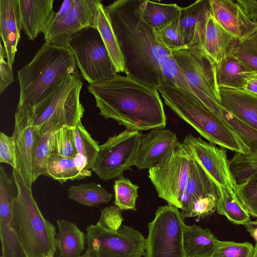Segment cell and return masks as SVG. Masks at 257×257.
<instances>
[{"instance_id":"8fae6325","label":"cell","mask_w":257,"mask_h":257,"mask_svg":"<svg viewBox=\"0 0 257 257\" xmlns=\"http://www.w3.org/2000/svg\"><path fill=\"white\" fill-rule=\"evenodd\" d=\"M86 245L80 257H141L146 250V238L138 230L122 225L115 233L96 224L86 228Z\"/></svg>"},{"instance_id":"7a4b0ae2","label":"cell","mask_w":257,"mask_h":257,"mask_svg":"<svg viewBox=\"0 0 257 257\" xmlns=\"http://www.w3.org/2000/svg\"><path fill=\"white\" fill-rule=\"evenodd\" d=\"M99 115L131 131L165 127L167 118L157 89L129 76L113 77L87 86Z\"/></svg>"},{"instance_id":"d6986e66","label":"cell","mask_w":257,"mask_h":257,"mask_svg":"<svg viewBox=\"0 0 257 257\" xmlns=\"http://www.w3.org/2000/svg\"><path fill=\"white\" fill-rule=\"evenodd\" d=\"M54 0H18L21 29L30 40L43 33L54 13Z\"/></svg>"},{"instance_id":"e0dca14e","label":"cell","mask_w":257,"mask_h":257,"mask_svg":"<svg viewBox=\"0 0 257 257\" xmlns=\"http://www.w3.org/2000/svg\"><path fill=\"white\" fill-rule=\"evenodd\" d=\"M211 13L209 0H198L182 8L179 25L187 49L202 52L206 23Z\"/></svg>"},{"instance_id":"c3c4849f","label":"cell","mask_w":257,"mask_h":257,"mask_svg":"<svg viewBox=\"0 0 257 257\" xmlns=\"http://www.w3.org/2000/svg\"><path fill=\"white\" fill-rule=\"evenodd\" d=\"M253 257H257V243H255Z\"/></svg>"},{"instance_id":"4fadbf2b","label":"cell","mask_w":257,"mask_h":257,"mask_svg":"<svg viewBox=\"0 0 257 257\" xmlns=\"http://www.w3.org/2000/svg\"><path fill=\"white\" fill-rule=\"evenodd\" d=\"M191 156L181 145L162 164L150 168L149 177L159 197L181 209V200L188 180Z\"/></svg>"},{"instance_id":"30bf717a","label":"cell","mask_w":257,"mask_h":257,"mask_svg":"<svg viewBox=\"0 0 257 257\" xmlns=\"http://www.w3.org/2000/svg\"><path fill=\"white\" fill-rule=\"evenodd\" d=\"M99 0H66L54 12L44 34L45 43L67 47L70 38L87 27L97 28Z\"/></svg>"},{"instance_id":"8d00e7d4","label":"cell","mask_w":257,"mask_h":257,"mask_svg":"<svg viewBox=\"0 0 257 257\" xmlns=\"http://www.w3.org/2000/svg\"><path fill=\"white\" fill-rule=\"evenodd\" d=\"M154 32L160 42L171 53L187 49L180 32L179 19Z\"/></svg>"},{"instance_id":"1f68e13d","label":"cell","mask_w":257,"mask_h":257,"mask_svg":"<svg viewBox=\"0 0 257 257\" xmlns=\"http://www.w3.org/2000/svg\"><path fill=\"white\" fill-rule=\"evenodd\" d=\"M76 150L86 163L85 170H92L100 149L98 142L94 140L81 122L78 120L74 127Z\"/></svg>"},{"instance_id":"2e32d148","label":"cell","mask_w":257,"mask_h":257,"mask_svg":"<svg viewBox=\"0 0 257 257\" xmlns=\"http://www.w3.org/2000/svg\"><path fill=\"white\" fill-rule=\"evenodd\" d=\"M40 132L33 125L26 111L19 110L15 114V126L12 137L16 150V169L26 185L32 188V158L36 140Z\"/></svg>"},{"instance_id":"836d02e7","label":"cell","mask_w":257,"mask_h":257,"mask_svg":"<svg viewBox=\"0 0 257 257\" xmlns=\"http://www.w3.org/2000/svg\"><path fill=\"white\" fill-rule=\"evenodd\" d=\"M139 186L123 176L115 180L114 184V204L121 211H136V200L138 197Z\"/></svg>"},{"instance_id":"52a82bcc","label":"cell","mask_w":257,"mask_h":257,"mask_svg":"<svg viewBox=\"0 0 257 257\" xmlns=\"http://www.w3.org/2000/svg\"><path fill=\"white\" fill-rule=\"evenodd\" d=\"M67 47L72 52L81 75L89 84L115 76L117 72L96 28L74 34Z\"/></svg>"},{"instance_id":"7bdbcfd3","label":"cell","mask_w":257,"mask_h":257,"mask_svg":"<svg viewBox=\"0 0 257 257\" xmlns=\"http://www.w3.org/2000/svg\"><path fill=\"white\" fill-rule=\"evenodd\" d=\"M0 93L14 81L12 66L6 61L7 53L5 47L0 43Z\"/></svg>"},{"instance_id":"b9f144b4","label":"cell","mask_w":257,"mask_h":257,"mask_svg":"<svg viewBox=\"0 0 257 257\" xmlns=\"http://www.w3.org/2000/svg\"><path fill=\"white\" fill-rule=\"evenodd\" d=\"M0 163L10 165L16 169V155L13 138L0 133Z\"/></svg>"},{"instance_id":"44dd1931","label":"cell","mask_w":257,"mask_h":257,"mask_svg":"<svg viewBox=\"0 0 257 257\" xmlns=\"http://www.w3.org/2000/svg\"><path fill=\"white\" fill-rule=\"evenodd\" d=\"M211 14L217 22L237 39L248 31L251 22L237 1L209 0Z\"/></svg>"},{"instance_id":"3957f363","label":"cell","mask_w":257,"mask_h":257,"mask_svg":"<svg viewBox=\"0 0 257 257\" xmlns=\"http://www.w3.org/2000/svg\"><path fill=\"white\" fill-rule=\"evenodd\" d=\"M77 67L68 47L45 43L33 59L18 71V109H30L36 106L77 71Z\"/></svg>"},{"instance_id":"f35d334b","label":"cell","mask_w":257,"mask_h":257,"mask_svg":"<svg viewBox=\"0 0 257 257\" xmlns=\"http://www.w3.org/2000/svg\"><path fill=\"white\" fill-rule=\"evenodd\" d=\"M222 110L225 119L239 134L250 152H257V130Z\"/></svg>"},{"instance_id":"d6a6232c","label":"cell","mask_w":257,"mask_h":257,"mask_svg":"<svg viewBox=\"0 0 257 257\" xmlns=\"http://www.w3.org/2000/svg\"><path fill=\"white\" fill-rule=\"evenodd\" d=\"M51 153L75 158L78 155L76 150L74 127L64 125L52 132L49 139Z\"/></svg>"},{"instance_id":"f907efd6","label":"cell","mask_w":257,"mask_h":257,"mask_svg":"<svg viewBox=\"0 0 257 257\" xmlns=\"http://www.w3.org/2000/svg\"><path fill=\"white\" fill-rule=\"evenodd\" d=\"M1 257H3L2 256H1Z\"/></svg>"},{"instance_id":"4316f807","label":"cell","mask_w":257,"mask_h":257,"mask_svg":"<svg viewBox=\"0 0 257 257\" xmlns=\"http://www.w3.org/2000/svg\"><path fill=\"white\" fill-rule=\"evenodd\" d=\"M182 8L176 4H162L150 1H144L140 5L142 19L154 31L178 20Z\"/></svg>"},{"instance_id":"f6af8a7d","label":"cell","mask_w":257,"mask_h":257,"mask_svg":"<svg viewBox=\"0 0 257 257\" xmlns=\"http://www.w3.org/2000/svg\"><path fill=\"white\" fill-rule=\"evenodd\" d=\"M240 41H248L257 44V21L251 23V26L248 31L241 39Z\"/></svg>"},{"instance_id":"f1b7e54d","label":"cell","mask_w":257,"mask_h":257,"mask_svg":"<svg viewBox=\"0 0 257 257\" xmlns=\"http://www.w3.org/2000/svg\"><path fill=\"white\" fill-rule=\"evenodd\" d=\"M112 196L101 185L93 182L72 185L68 189L69 199L89 207L108 203Z\"/></svg>"},{"instance_id":"6da1fadb","label":"cell","mask_w":257,"mask_h":257,"mask_svg":"<svg viewBox=\"0 0 257 257\" xmlns=\"http://www.w3.org/2000/svg\"><path fill=\"white\" fill-rule=\"evenodd\" d=\"M142 0H117L104 9L124 59L126 75L157 89L166 84L162 68L173 58L140 16Z\"/></svg>"},{"instance_id":"60d3db41","label":"cell","mask_w":257,"mask_h":257,"mask_svg":"<svg viewBox=\"0 0 257 257\" xmlns=\"http://www.w3.org/2000/svg\"><path fill=\"white\" fill-rule=\"evenodd\" d=\"M99 219L96 224L108 232H116L123 220L121 210L116 205L107 206L100 210Z\"/></svg>"},{"instance_id":"ee69618b","label":"cell","mask_w":257,"mask_h":257,"mask_svg":"<svg viewBox=\"0 0 257 257\" xmlns=\"http://www.w3.org/2000/svg\"><path fill=\"white\" fill-rule=\"evenodd\" d=\"M242 90L257 96V72H252L246 78Z\"/></svg>"},{"instance_id":"4dcf8cb0","label":"cell","mask_w":257,"mask_h":257,"mask_svg":"<svg viewBox=\"0 0 257 257\" xmlns=\"http://www.w3.org/2000/svg\"><path fill=\"white\" fill-rule=\"evenodd\" d=\"M217 200V212L225 216L235 224L245 225L251 220L250 215L237 198L234 191L228 187H220Z\"/></svg>"},{"instance_id":"f546056e","label":"cell","mask_w":257,"mask_h":257,"mask_svg":"<svg viewBox=\"0 0 257 257\" xmlns=\"http://www.w3.org/2000/svg\"><path fill=\"white\" fill-rule=\"evenodd\" d=\"M97 29L117 73L123 72L126 74L124 61L119 44L102 3L99 7Z\"/></svg>"},{"instance_id":"74e56055","label":"cell","mask_w":257,"mask_h":257,"mask_svg":"<svg viewBox=\"0 0 257 257\" xmlns=\"http://www.w3.org/2000/svg\"><path fill=\"white\" fill-rule=\"evenodd\" d=\"M228 54L239 59L251 70L257 72V44L235 39Z\"/></svg>"},{"instance_id":"484cf974","label":"cell","mask_w":257,"mask_h":257,"mask_svg":"<svg viewBox=\"0 0 257 257\" xmlns=\"http://www.w3.org/2000/svg\"><path fill=\"white\" fill-rule=\"evenodd\" d=\"M252 72L239 59L230 54L215 65L218 86L243 89L246 78Z\"/></svg>"},{"instance_id":"9c48e42d","label":"cell","mask_w":257,"mask_h":257,"mask_svg":"<svg viewBox=\"0 0 257 257\" xmlns=\"http://www.w3.org/2000/svg\"><path fill=\"white\" fill-rule=\"evenodd\" d=\"M184 219L178 208L170 205L159 206L154 219L148 223L145 257H186Z\"/></svg>"},{"instance_id":"7402d4cb","label":"cell","mask_w":257,"mask_h":257,"mask_svg":"<svg viewBox=\"0 0 257 257\" xmlns=\"http://www.w3.org/2000/svg\"><path fill=\"white\" fill-rule=\"evenodd\" d=\"M18 0H0V36L7 53V60L13 64L20 39Z\"/></svg>"},{"instance_id":"ac0fdd59","label":"cell","mask_w":257,"mask_h":257,"mask_svg":"<svg viewBox=\"0 0 257 257\" xmlns=\"http://www.w3.org/2000/svg\"><path fill=\"white\" fill-rule=\"evenodd\" d=\"M211 195L219 197V187L201 165L191 157L189 176L181 200V213L184 218L191 217L192 206L195 202Z\"/></svg>"},{"instance_id":"ab89813d","label":"cell","mask_w":257,"mask_h":257,"mask_svg":"<svg viewBox=\"0 0 257 257\" xmlns=\"http://www.w3.org/2000/svg\"><path fill=\"white\" fill-rule=\"evenodd\" d=\"M234 192L249 215L257 218V183L246 182L237 185Z\"/></svg>"},{"instance_id":"681fc988","label":"cell","mask_w":257,"mask_h":257,"mask_svg":"<svg viewBox=\"0 0 257 257\" xmlns=\"http://www.w3.org/2000/svg\"><path fill=\"white\" fill-rule=\"evenodd\" d=\"M41 257H54V254H48L44 256Z\"/></svg>"},{"instance_id":"9a60e30c","label":"cell","mask_w":257,"mask_h":257,"mask_svg":"<svg viewBox=\"0 0 257 257\" xmlns=\"http://www.w3.org/2000/svg\"><path fill=\"white\" fill-rule=\"evenodd\" d=\"M181 145L176 135L165 127L151 130L142 135L135 166L150 169L167 160Z\"/></svg>"},{"instance_id":"5b68a950","label":"cell","mask_w":257,"mask_h":257,"mask_svg":"<svg viewBox=\"0 0 257 257\" xmlns=\"http://www.w3.org/2000/svg\"><path fill=\"white\" fill-rule=\"evenodd\" d=\"M13 180L17 194L12 208L13 229L26 257H41L56 252L54 225L42 214L29 188L15 169Z\"/></svg>"},{"instance_id":"ba28073f","label":"cell","mask_w":257,"mask_h":257,"mask_svg":"<svg viewBox=\"0 0 257 257\" xmlns=\"http://www.w3.org/2000/svg\"><path fill=\"white\" fill-rule=\"evenodd\" d=\"M172 54L193 95L207 108L226 121L220 104L215 65L201 51L185 49L173 52Z\"/></svg>"},{"instance_id":"ffe728a7","label":"cell","mask_w":257,"mask_h":257,"mask_svg":"<svg viewBox=\"0 0 257 257\" xmlns=\"http://www.w3.org/2000/svg\"><path fill=\"white\" fill-rule=\"evenodd\" d=\"M222 108L257 130V96L242 89L218 86Z\"/></svg>"},{"instance_id":"277c9868","label":"cell","mask_w":257,"mask_h":257,"mask_svg":"<svg viewBox=\"0 0 257 257\" xmlns=\"http://www.w3.org/2000/svg\"><path fill=\"white\" fill-rule=\"evenodd\" d=\"M157 89L165 104L210 143L235 152H250L226 120L220 118L192 94L171 84L161 85Z\"/></svg>"},{"instance_id":"7dc6e473","label":"cell","mask_w":257,"mask_h":257,"mask_svg":"<svg viewBox=\"0 0 257 257\" xmlns=\"http://www.w3.org/2000/svg\"><path fill=\"white\" fill-rule=\"evenodd\" d=\"M250 176L251 180L254 182L257 183V172L252 173Z\"/></svg>"},{"instance_id":"d4e9b609","label":"cell","mask_w":257,"mask_h":257,"mask_svg":"<svg viewBox=\"0 0 257 257\" xmlns=\"http://www.w3.org/2000/svg\"><path fill=\"white\" fill-rule=\"evenodd\" d=\"M216 239L208 228L186 224L183 233L185 256L212 257Z\"/></svg>"},{"instance_id":"603a6c76","label":"cell","mask_w":257,"mask_h":257,"mask_svg":"<svg viewBox=\"0 0 257 257\" xmlns=\"http://www.w3.org/2000/svg\"><path fill=\"white\" fill-rule=\"evenodd\" d=\"M235 39L217 22L211 13L206 23L202 52L213 64L217 65L228 55Z\"/></svg>"},{"instance_id":"bcb514c9","label":"cell","mask_w":257,"mask_h":257,"mask_svg":"<svg viewBox=\"0 0 257 257\" xmlns=\"http://www.w3.org/2000/svg\"><path fill=\"white\" fill-rule=\"evenodd\" d=\"M244 226L255 243H257V219L254 221L250 220L245 224Z\"/></svg>"},{"instance_id":"8992f818","label":"cell","mask_w":257,"mask_h":257,"mask_svg":"<svg viewBox=\"0 0 257 257\" xmlns=\"http://www.w3.org/2000/svg\"><path fill=\"white\" fill-rule=\"evenodd\" d=\"M82 84L77 70L36 106L23 110L42 134L53 132L64 125L74 127L85 111L80 100Z\"/></svg>"},{"instance_id":"83f0119b","label":"cell","mask_w":257,"mask_h":257,"mask_svg":"<svg viewBox=\"0 0 257 257\" xmlns=\"http://www.w3.org/2000/svg\"><path fill=\"white\" fill-rule=\"evenodd\" d=\"M91 176L90 170L81 169L74 158L51 153L47 165V176L61 184L68 180H82Z\"/></svg>"},{"instance_id":"5bb4252c","label":"cell","mask_w":257,"mask_h":257,"mask_svg":"<svg viewBox=\"0 0 257 257\" xmlns=\"http://www.w3.org/2000/svg\"><path fill=\"white\" fill-rule=\"evenodd\" d=\"M182 144L219 188H230L235 192L237 184L230 171L226 149L191 134L187 135Z\"/></svg>"},{"instance_id":"e575fe53","label":"cell","mask_w":257,"mask_h":257,"mask_svg":"<svg viewBox=\"0 0 257 257\" xmlns=\"http://www.w3.org/2000/svg\"><path fill=\"white\" fill-rule=\"evenodd\" d=\"M52 132L39 134L32 158V180L34 183L40 176H47V165L51 154L49 139Z\"/></svg>"},{"instance_id":"cb8c5ba5","label":"cell","mask_w":257,"mask_h":257,"mask_svg":"<svg viewBox=\"0 0 257 257\" xmlns=\"http://www.w3.org/2000/svg\"><path fill=\"white\" fill-rule=\"evenodd\" d=\"M56 222V247L59 257H80L86 249V234L74 222L63 219Z\"/></svg>"},{"instance_id":"d590c367","label":"cell","mask_w":257,"mask_h":257,"mask_svg":"<svg viewBox=\"0 0 257 257\" xmlns=\"http://www.w3.org/2000/svg\"><path fill=\"white\" fill-rule=\"evenodd\" d=\"M254 246L248 242H235L216 239L212 257H253Z\"/></svg>"},{"instance_id":"7c38bea8","label":"cell","mask_w":257,"mask_h":257,"mask_svg":"<svg viewBox=\"0 0 257 257\" xmlns=\"http://www.w3.org/2000/svg\"><path fill=\"white\" fill-rule=\"evenodd\" d=\"M142 134L126 130L109 137L102 145L92 170L103 181L119 178L135 166Z\"/></svg>"}]
</instances>
